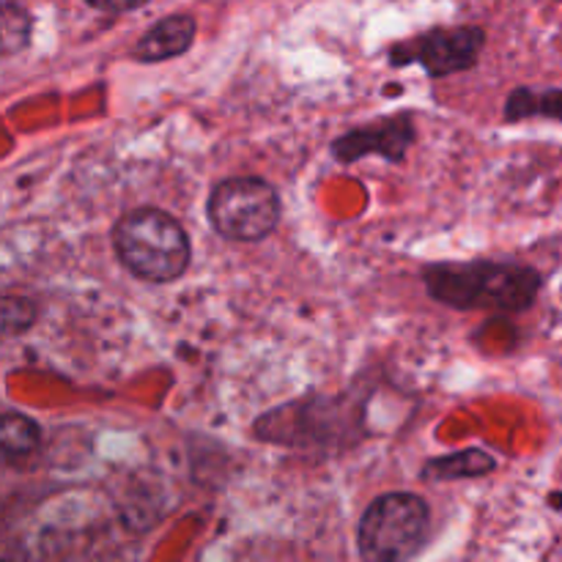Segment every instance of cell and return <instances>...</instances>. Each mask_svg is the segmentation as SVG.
<instances>
[{
  "label": "cell",
  "instance_id": "7",
  "mask_svg": "<svg viewBox=\"0 0 562 562\" xmlns=\"http://www.w3.org/2000/svg\"><path fill=\"white\" fill-rule=\"evenodd\" d=\"M192 38H195V20L190 14L165 16L151 31L143 33V38L135 44L132 55L137 60H148V64H154V60H168L187 53Z\"/></svg>",
  "mask_w": 562,
  "mask_h": 562
},
{
  "label": "cell",
  "instance_id": "3",
  "mask_svg": "<svg viewBox=\"0 0 562 562\" xmlns=\"http://www.w3.org/2000/svg\"><path fill=\"white\" fill-rule=\"evenodd\" d=\"M428 505L417 494L393 492L373 499L360 521V554L371 562L415 558L428 538Z\"/></svg>",
  "mask_w": 562,
  "mask_h": 562
},
{
  "label": "cell",
  "instance_id": "12",
  "mask_svg": "<svg viewBox=\"0 0 562 562\" xmlns=\"http://www.w3.org/2000/svg\"><path fill=\"white\" fill-rule=\"evenodd\" d=\"M36 322V305L25 296H0V340L20 335Z\"/></svg>",
  "mask_w": 562,
  "mask_h": 562
},
{
  "label": "cell",
  "instance_id": "13",
  "mask_svg": "<svg viewBox=\"0 0 562 562\" xmlns=\"http://www.w3.org/2000/svg\"><path fill=\"white\" fill-rule=\"evenodd\" d=\"M86 3L102 11H130V9H137V5H143L146 0H86Z\"/></svg>",
  "mask_w": 562,
  "mask_h": 562
},
{
  "label": "cell",
  "instance_id": "2",
  "mask_svg": "<svg viewBox=\"0 0 562 562\" xmlns=\"http://www.w3.org/2000/svg\"><path fill=\"white\" fill-rule=\"evenodd\" d=\"M115 252L135 278L148 283L179 280L190 267V239L170 214L135 209L115 225Z\"/></svg>",
  "mask_w": 562,
  "mask_h": 562
},
{
  "label": "cell",
  "instance_id": "5",
  "mask_svg": "<svg viewBox=\"0 0 562 562\" xmlns=\"http://www.w3.org/2000/svg\"><path fill=\"white\" fill-rule=\"evenodd\" d=\"M483 49V31L477 27H439L423 33L415 42L395 47V64H420L431 77L470 69Z\"/></svg>",
  "mask_w": 562,
  "mask_h": 562
},
{
  "label": "cell",
  "instance_id": "1",
  "mask_svg": "<svg viewBox=\"0 0 562 562\" xmlns=\"http://www.w3.org/2000/svg\"><path fill=\"white\" fill-rule=\"evenodd\" d=\"M426 289L434 300L453 307L525 311L541 289V274L516 263H437L426 269Z\"/></svg>",
  "mask_w": 562,
  "mask_h": 562
},
{
  "label": "cell",
  "instance_id": "6",
  "mask_svg": "<svg viewBox=\"0 0 562 562\" xmlns=\"http://www.w3.org/2000/svg\"><path fill=\"white\" fill-rule=\"evenodd\" d=\"M412 135H415V130H412V121L406 119L390 121L382 130H357L335 143V157L344 159V162H355L362 154H382V157L401 159L409 148Z\"/></svg>",
  "mask_w": 562,
  "mask_h": 562
},
{
  "label": "cell",
  "instance_id": "8",
  "mask_svg": "<svg viewBox=\"0 0 562 562\" xmlns=\"http://www.w3.org/2000/svg\"><path fill=\"white\" fill-rule=\"evenodd\" d=\"M42 442V428L20 412H0V467L31 459Z\"/></svg>",
  "mask_w": 562,
  "mask_h": 562
},
{
  "label": "cell",
  "instance_id": "4",
  "mask_svg": "<svg viewBox=\"0 0 562 562\" xmlns=\"http://www.w3.org/2000/svg\"><path fill=\"white\" fill-rule=\"evenodd\" d=\"M209 220L225 239H267L280 220V198L272 184L252 176L220 181L209 198Z\"/></svg>",
  "mask_w": 562,
  "mask_h": 562
},
{
  "label": "cell",
  "instance_id": "10",
  "mask_svg": "<svg viewBox=\"0 0 562 562\" xmlns=\"http://www.w3.org/2000/svg\"><path fill=\"white\" fill-rule=\"evenodd\" d=\"M31 14L14 0H0V58L16 55L31 42Z\"/></svg>",
  "mask_w": 562,
  "mask_h": 562
},
{
  "label": "cell",
  "instance_id": "9",
  "mask_svg": "<svg viewBox=\"0 0 562 562\" xmlns=\"http://www.w3.org/2000/svg\"><path fill=\"white\" fill-rule=\"evenodd\" d=\"M497 467V461L486 450H461V453L445 456V459L428 461L423 477L426 481H461V477H483Z\"/></svg>",
  "mask_w": 562,
  "mask_h": 562
},
{
  "label": "cell",
  "instance_id": "11",
  "mask_svg": "<svg viewBox=\"0 0 562 562\" xmlns=\"http://www.w3.org/2000/svg\"><path fill=\"white\" fill-rule=\"evenodd\" d=\"M543 113L547 119H558L560 115V91L549 88V91H538V88H521L510 97L508 102V119H527V115Z\"/></svg>",
  "mask_w": 562,
  "mask_h": 562
}]
</instances>
